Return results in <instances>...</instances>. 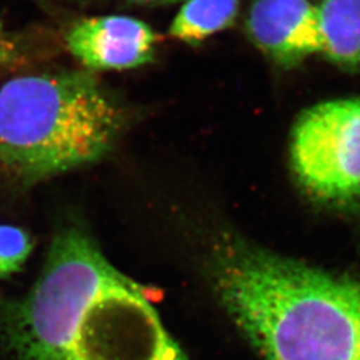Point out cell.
<instances>
[{"mask_svg": "<svg viewBox=\"0 0 360 360\" xmlns=\"http://www.w3.org/2000/svg\"><path fill=\"white\" fill-rule=\"evenodd\" d=\"M0 336L16 360H190L142 287L79 230L60 232L28 294L3 306Z\"/></svg>", "mask_w": 360, "mask_h": 360, "instance_id": "cell-1", "label": "cell"}, {"mask_svg": "<svg viewBox=\"0 0 360 360\" xmlns=\"http://www.w3.org/2000/svg\"><path fill=\"white\" fill-rule=\"evenodd\" d=\"M211 278L262 360H360V281L233 233L215 245Z\"/></svg>", "mask_w": 360, "mask_h": 360, "instance_id": "cell-2", "label": "cell"}, {"mask_svg": "<svg viewBox=\"0 0 360 360\" xmlns=\"http://www.w3.org/2000/svg\"><path fill=\"white\" fill-rule=\"evenodd\" d=\"M123 112L90 71L13 77L0 87V166L35 183L110 151Z\"/></svg>", "mask_w": 360, "mask_h": 360, "instance_id": "cell-3", "label": "cell"}, {"mask_svg": "<svg viewBox=\"0 0 360 360\" xmlns=\"http://www.w3.org/2000/svg\"><path fill=\"white\" fill-rule=\"evenodd\" d=\"M291 167L309 196L334 207H360V98L315 104L296 120Z\"/></svg>", "mask_w": 360, "mask_h": 360, "instance_id": "cell-4", "label": "cell"}, {"mask_svg": "<svg viewBox=\"0 0 360 360\" xmlns=\"http://www.w3.org/2000/svg\"><path fill=\"white\" fill-rule=\"evenodd\" d=\"M158 37L139 19L104 15L80 19L65 35V44L89 71L129 70L154 59Z\"/></svg>", "mask_w": 360, "mask_h": 360, "instance_id": "cell-5", "label": "cell"}, {"mask_svg": "<svg viewBox=\"0 0 360 360\" xmlns=\"http://www.w3.org/2000/svg\"><path fill=\"white\" fill-rule=\"evenodd\" d=\"M247 37L271 62L295 67L321 51L318 4L311 0H252Z\"/></svg>", "mask_w": 360, "mask_h": 360, "instance_id": "cell-6", "label": "cell"}, {"mask_svg": "<svg viewBox=\"0 0 360 360\" xmlns=\"http://www.w3.org/2000/svg\"><path fill=\"white\" fill-rule=\"evenodd\" d=\"M318 13L319 55L334 65L360 70V0H322Z\"/></svg>", "mask_w": 360, "mask_h": 360, "instance_id": "cell-7", "label": "cell"}, {"mask_svg": "<svg viewBox=\"0 0 360 360\" xmlns=\"http://www.w3.org/2000/svg\"><path fill=\"white\" fill-rule=\"evenodd\" d=\"M240 4L242 0H184L168 28V35L187 44H199L230 28Z\"/></svg>", "mask_w": 360, "mask_h": 360, "instance_id": "cell-8", "label": "cell"}, {"mask_svg": "<svg viewBox=\"0 0 360 360\" xmlns=\"http://www.w3.org/2000/svg\"><path fill=\"white\" fill-rule=\"evenodd\" d=\"M32 243L26 231L0 223V279L20 270L31 254Z\"/></svg>", "mask_w": 360, "mask_h": 360, "instance_id": "cell-9", "label": "cell"}, {"mask_svg": "<svg viewBox=\"0 0 360 360\" xmlns=\"http://www.w3.org/2000/svg\"><path fill=\"white\" fill-rule=\"evenodd\" d=\"M13 56H15V44L13 40L4 34L3 27H0V71L13 62Z\"/></svg>", "mask_w": 360, "mask_h": 360, "instance_id": "cell-10", "label": "cell"}, {"mask_svg": "<svg viewBox=\"0 0 360 360\" xmlns=\"http://www.w3.org/2000/svg\"><path fill=\"white\" fill-rule=\"evenodd\" d=\"M129 1L136 3V4H144V6H167V4L184 1V0H129Z\"/></svg>", "mask_w": 360, "mask_h": 360, "instance_id": "cell-11", "label": "cell"}, {"mask_svg": "<svg viewBox=\"0 0 360 360\" xmlns=\"http://www.w3.org/2000/svg\"><path fill=\"white\" fill-rule=\"evenodd\" d=\"M0 27H3V26H1V22H0Z\"/></svg>", "mask_w": 360, "mask_h": 360, "instance_id": "cell-12", "label": "cell"}]
</instances>
